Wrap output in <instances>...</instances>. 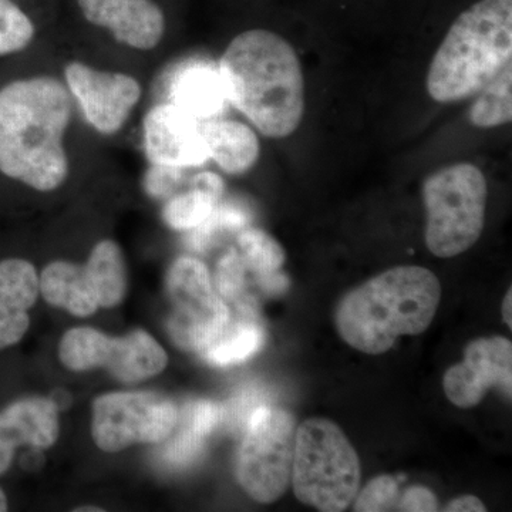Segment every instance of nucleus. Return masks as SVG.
Here are the masks:
<instances>
[{"instance_id":"nucleus-19","label":"nucleus","mask_w":512,"mask_h":512,"mask_svg":"<svg viewBox=\"0 0 512 512\" xmlns=\"http://www.w3.org/2000/svg\"><path fill=\"white\" fill-rule=\"evenodd\" d=\"M40 292L47 303L79 318L93 315L100 308L86 268L67 261H55L43 269Z\"/></svg>"},{"instance_id":"nucleus-13","label":"nucleus","mask_w":512,"mask_h":512,"mask_svg":"<svg viewBox=\"0 0 512 512\" xmlns=\"http://www.w3.org/2000/svg\"><path fill=\"white\" fill-rule=\"evenodd\" d=\"M512 345L495 336L477 339L467 346L464 362L450 367L444 376L448 400L461 409L477 406L490 387L498 386L511 397Z\"/></svg>"},{"instance_id":"nucleus-14","label":"nucleus","mask_w":512,"mask_h":512,"mask_svg":"<svg viewBox=\"0 0 512 512\" xmlns=\"http://www.w3.org/2000/svg\"><path fill=\"white\" fill-rule=\"evenodd\" d=\"M84 19L109 30L121 45L151 50L165 33L163 9L154 0H77Z\"/></svg>"},{"instance_id":"nucleus-10","label":"nucleus","mask_w":512,"mask_h":512,"mask_svg":"<svg viewBox=\"0 0 512 512\" xmlns=\"http://www.w3.org/2000/svg\"><path fill=\"white\" fill-rule=\"evenodd\" d=\"M177 421V406L161 394L110 393L93 404L92 434L100 450L117 453L137 443H163Z\"/></svg>"},{"instance_id":"nucleus-20","label":"nucleus","mask_w":512,"mask_h":512,"mask_svg":"<svg viewBox=\"0 0 512 512\" xmlns=\"http://www.w3.org/2000/svg\"><path fill=\"white\" fill-rule=\"evenodd\" d=\"M84 268L100 308H114L123 301L127 292V269L117 242L110 239L100 241Z\"/></svg>"},{"instance_id":"nucleus-27","label":"nucleus","mask_w":512,"mask_h":512,"mask_svg":"<svg viewBox=\"0 0 512 512\" xmlns=\"http://www.w3.org/2000/svg\"><path fill=\"white\" fill-rule=\"evenodd\" d=\"M399 494V484L390 476H380L370 481L359 494L355 511L379 512L393 510L394 501Z\"/></svg>"},{"instance_id":"nucleus-5","label":"nucleus","mask_w":512,"mask_h":512,"mask_svg":"<svg viewBox=\"0 0 512 512\" xmlns=\"http://www.w3.org/2000/svg\"><path fill=\"white\" fill-rule=\"evenodd\" d=\"M292 487L296 498L323 512H340L355 500L360 461L339 426L326 419L306 420L296 430Z\"/></svg>"},{"instance_id":"nucleus-30","label":"nucleus","mask_w":512,"mask_h":512,"mask_svg":"<svg viewBox=\"0 0 512 512\" xmlns=\"http://www.w3.org/2000/svg\"><path fill=\"white\" fill-rule=\"evenodd\" d=\"M221 417L222 409L220 404L202 400V402L192 404L191 409L188 410L187 421L195 433L201 436L202 439H205L218 426Z\"/></svg>"},{"instance_id":"nucleus-25","label":"nucleus","mask_w":512,"mask_h":512,"mask_svg":"<svg viewBox=\"0 0 512 512\" xmlns=\"http://www.w3.org/2000/svg\"><path fill=\"white\" fill-rule=\"evenodd\" d=\"M35 33L32 20L13 0H0V56L22 52Z\"/></svg>"},{"instance_id":"nucleus-1","label":"nucleus","mask_w":512,"mask_h":512,"mask_svg":"<svg viewBox=\"0 0 512 512\" xmlns=\"http://www.w3.org/2000/svg\"><path fill=\"white\" fill-rule=\"evenodd\" d=\"M72 94L53 76L16 80L0 90V173L40 192L69 177L64 136Z\"/></svg>"},{"instance_id":"nucleus-2","label":"nucleus","mask_w":512,"mask_h":512,"mask_svg":"<svg viewBox=\"0 0 512 512\" xmlns=\"http://www.w3.org/2000/svg\"><path fill=\"white\" fill-rule=\"evenodd\" d=\"M218 72L228 103L264 136L295 133L305 113V82L299 57L284 37L264 29L235 36Z\"/></svg>"},{"instance_id":"nucleus-31","label":"nucleus","mask_w":512,"mask_h":512,"mask_svg":"<svg viewBox=\"0 0 512 512\" xmlns=\"http://www.w3.org/2000/svg\"><path fill=\"white\" fill-rule=\"evenodd\" d=\"M397 510L410 512H431L439 510L436 495L424 487H412L404 493L397 504Z\"/></svg>"},{"instance_id":"nucleus-23","label":"nucleus","mask_w":512,"mask_h":512,"mask_svg":"<svg viewBox=\"0 0 512 512\" xmlns=\"http://www.w3.org/2000/svg\"><path fill=\"white\" fill-rule=\"evenodd\" d=\"M218 204L220 200L217 197L192 185L191 190L168 198L164 205L163 220L175 231H192L211 217Z\"/></svg>"},{"instance_id":"nucleus-26","label":"nucleus","mask_w":512,"mask_h":512,"mask_svg":"<svg viewBox=\"0 0 512 512\" xmlns=\"http://www.w3.org/2000/svg\"><path fill=\"white\" fill-rule=\"evenodd\" d=\"M247 269L244 258L235 249L222 256L215 272V286L222 299L235 301L241 295L244 291Z\"/></svg>"},{"instance_id":"nucleus-21","label":"nucleus","mask_w":512,"mask_h":512,"mask_svg":"<svg viewBox=\"0 0 512 512\" xmlns=\"http://www.w3.org/2000/svg\"><path fill=\"white\" fill-rule=\"evenodd\" d=\"M265 343V332L258 323L244 320L225 329L220 338L204 352L205 359L214 366H231L245 362L261 350Z\"/></svg>"},{"instance_id":"nucleus-16","label":"nucleus","mask_w":512,"mask_h":512,"mask_svg":"<svg viewBox=\"0 0 512 512\" xmlns=\"http://www.w3.org/2000/svg\"><path fill=\"white\" fill-rule=\"evenodd\" d=\"M40 286L35 266L25 259L0 262V350L16 345L28 332L29 309Z\"/></svg>"},{"instance_id":"nucleus-9","label":"nucleus","mask_w":512,"mask_h":512,"mask_svg":"<svg viewBox=\"0 0 512 512\" xmlns=\"http://www.w3.org/2000/svg\"><path fill=\"white\" fill-rule=\"evenodd\" d=\"M60 360L74 372L106 367L121 380L133 383L163 372L168 356L150 333L134 330L124 338H110L92 328H74L63 336Z\"/></svg>"},{"instance_id":"nucleus-34","label":"nucleus","mask_w":512,"mask_h":512,"mask_svg":"<svg viewBox=\"0 0 512 512\" xmlns=\"http://www.w3.org/2000/svg\"><path fill=\"white\" fill-rule=\"evenodd\" d=\"M485 510L487 508L474 495H464V497L456 498L446 508V511L450 512H483Z\"/></svg>"},{"instance_id":"nucleus-4","label":"nucleus","mask_w":512,"mask_h":512,"mask_svg":"<svg viewBox=\"0 0 512 512\" xmlns=\"http://www.w3.org/2000/svg\"><path fill=\"white\" fill-rule=\"evenodd\" d=\"M512 59V0H480L451 25L427 73L439 103L476 96Z\"/></svg>"},{"instance_id":"nucleus-6","label":"nucleus","mask_w":512,"mask_h":512,"mask_svg":"<svg viewBox=\"0 0 512 512\" xmlns=\"http://www.w3.org/2000/svg\"><path fill=\"white\" fill-rule=\"evenodd\" d=\"M426 245L439 258H453L473 247L483 234L487 181L476 165L441 168L423 184Z\"/></svg>"},{"instance_id":"nucleus-8","label":"nucleus","mask_w":512,"mask_h":512,"mask_svg":"<svg viewBox=\"0 0 512 512\" xmlns=\"http://www.w3.org/2000/svg\"><path fill=\"white\" fill-rule=\"evenodd\" d=\"M171 311L168 332L180 349L204 350L229 325V311L214 291L210 271L200 259L180 256L167 275Z\"/></svg>"},{"instance_id":"nucleus-12","label":"nucleus","mask_w":512,"mask_h":512,"mask_svg":"<svg viewBox=\"0 0 512 512\" xmlns=\"http://www.w3.org/2000/svg\"><path fill=\"white\" fill-rule=\"evenodd\" d=\"M202 121L173 103L157 104L143 121L148 163L175 168L202 167L208 160Z\"/></svg>"},{"instance_id":"nucleus-3","label":"nucleus","mask_w":512,"mask_h":512,"mask_svg":"<svg viewBox=\"0 0 512 512\" xmlns=\"http://www.w3.org/2000/svg\"><path fill=\"white\" fill-rule=\"evenodd\" d=\"M441 298L439 278L421 266H397L349 292L336 309V329L348 345L382 355L400 336L429 329Z\"/></svg>"},{"instance_id":"nucleus-11","label":"nucleus","mask_w":512,"mask_h":512,"mask_svg":"<svg viewBox=\"0 0 512 512\" xmlns=\"http://www.w3.org/2000/svg\"><path fill=\"white\" fill-rule=\"evenodd\" d=\"M64 82L90 126L103 136L119 133L143 96L136 77L82 62L67 64Z\"/></svg>"},{"instance_id":"nucleus-33","label":"nucleus","mask_w":512,"mask_h":512,"mask_svg":"<svg viewBox=\"0 0 512 512\" xmlns=\"http://www.w3.org/2000/svg\"><path fill=\"white\" fill-rule=\"evenodd\" d=\"M258 282L262 289L269 293L284 292L289 288L288 278L279 271L272 272V274L259 275Z\"/></svg>"},{"instance_id":"nucleus-38","label":"nucleus","mask_w":512,"mask_h":512,"mask_svg":"<svg viewBox=\"0 0 512 512\" xmlns=\"http://www.w3.org/2000/svg\"><path fill=\"white\" fill-rule=\"evenodd\" d=\"M3 511H8V498H6L5 493L0 488V512Z\"/></svg>"},{"instance_id":"nucleus-36","label":"nucleus","mask_w":512,"mask_h":512,"mask_svg":"<svg viewBox=\"0 0 512 512\" xmlns=\"http://www.w3.org/2000/svg\"><path fill=\"white\" fill-rule=\"evenodd\" d=\"M511 308H512V292L511 289L508 291L507 296H505L504 303H503V319L504 322L507 323L508 328H512V315H511Z\"/></svg>"},{"instance_id":"nucleus-17","label":"nucleus","mask_w":512,"mask_h":512,"mask_svg":"<svg viewBox=\"0 0 512 512\" xmlns=\"http://www.w3.org/2000/svg\"><path fill=\"white\" fill-rule=\"evenodd\" d=\"M170 103L202 123L218 119L228 104L220 72L202 62L178 70L170 84Z\"/></svg>"},{"instance_id":"nucleus-15","label":"nucleus","mask_w":512,"mask_h":512,"mask_svg":"<svg viewBox=\"0 0 512 512\" xmlns=\"http://www.w3.org/2000/svg\"><path fill=\"white\" fill-rule=\"evenodd\" d=\"M59 410L45 397H30L0 412V474L12 464L19 446L47 448L59 437Z\"/></svg>"},{"instance_id":"nucleus-29","label":"nucleus","mask_w":512,"mask_h":512,"mask_svg":"<svg viewBox=\"0 0 512 512\" xmlns=\"http://www.w3.org/2000/svg\"><path fill=\"white\" fill-rule=\"evenodd\" d=\"M204 440L195 433L187 421L184 429L165 448L164 460L171 466H185V464L191 463L192 460L197 458Z\"/></svg>"},{"instance_id":"nucleus-32","label":"nucleus","mask_w":512,"mask_h":512,"mask_svg":"<svg viewBox=\"0 0 512 512\" xmlns=\"http://www.w3.org/2000/svg\"><path fill=\"white\" fill-rule=\"evenodd\" d=\"M192 185L201 188V190L210 192V194L217 197L218 200H221L225 191L224 180H222L220 175L210 173V171H204V173L195 175V177L192 178Z\"/></svg>"},{"instance_id":"nucleus-18","label":"nucleus","mask_w":512,"mask_h":512,"mask_svg":"<svg viewBox=\"0 0 512 512\" xmlns=\"http://www.w3.org/2000/svg\"><path fill=\"white\" fill-rule=\"evenodd\" d=\"M210 160L224 173H247L259 160L261 144L255 131L235 120H210L202 124Z\"/></svg>"},{"instance_id":"nucleus-28","label":"nucleus","mask_w":512,"mask_h":512,"mask_svg":"<svg viewBox=\"0 0 512 512\" xmlns=\"http://www.w3.org/2000/svg\"><path fill=\"white\" fill-rule=\"evenodd\" d=\"M183 168L167 167V165L150 164L146 177H144V188L150 197L156 200H165L173 197L175 190L183 183Z\"/></svg>"},{"instance_id":"nucleus-7","label":"nucleus","mask_w":512,"mask_h":512,"mask_svg":"<svg viewBox=\"0 0 512 512\" xmlns=\"http://www.w3.org/2000/svg\"><path fill=\"white\" fill-rule=\"evenodd\" d=\"M296 421L292 414L256 406L247 419L237 457L238 483L261 504L275 503L292 480Z\"/></svg>"},{"instance_id":"nucleus-39","label":"nucleus","mask_w":512,"mask_h":512,"mask_svg":"<svg viewBox=\"0 0 512 512\" xmlns=\"http://www.w3.org/2000/svg\"><path fill=\"white\" fill-rule=\"evenodd\" d=\"M76 511L86 512V511H103V510H100V508H79V510H76Z\"/></svg>"},{"instance_id":"nucleus-22","label":"nucleus","mask_w":512,"mask_h":512,"mask_svg":"<svg viewBox=\"0 0 512 512\" xmlns=\"http://www.w3.org/2000/svg\"><path fill=\"white\" fill-rule=\"evenodd\" d=\"M512 70L505 67L493 82L476 94L473 106H471V123L480 128H493L504 126L512 120Z\"/></svg>"},{"instance_id":"nucleus-35","label":"nucleus","mask_w":512,"mask_h":512,"mask_svg":"<svg viewBox=\"0 0 512 512\" xmlns=\"http://www.w3.org/2000/svg\"><path fill=\"white\" fill-rule=\"evenodd\" d=\"M33 451H29L28 454L23 456L22 466L26 468V470H37L43 464V456L40 451H37L35 447L32 448Z\"/></svg>"},{"instance_id":"nucleus-37","label":"nucleus","mask_w":512,"mask_h":512,"mask_svg":"<svg viewBox=\"0 0 512 512\" xmlns=\"http://www.w3.org/2000/svg\"><path fill=\"white\" fill-rule=\"evenodd\" d=\"M50 400L56 404L57 410L66 409V407H69L70 402H72L69 393L66 392H56Z\"/></svg>"},{"instance_id":"nucleus-24","label":"nucleus","mask_w":512,"mask_h":512,"mask_svg":"<svg viewBox=\"0 0 512 512\" xmlns=\"http://www.w3.org/2000/svg\"><path fill=\"white\" fill-rule=\"evenodd\" d=\"M241 256L256 276L272 274L284 265L286 254L282 245L258 228H249L238 235Z\"/></svg>"}]
</instances>
